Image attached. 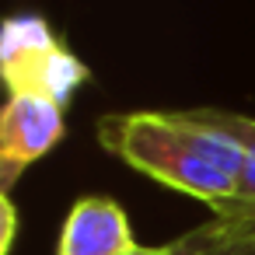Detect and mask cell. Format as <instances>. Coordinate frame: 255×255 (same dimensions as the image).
Segmentation results:
<instances>
[{
  "mask_svg": "<svg viewBox=\"0 0 255 255\" xmlns=\"http://www.w3.org/2000/svg\"><path fill=\"white\" fill-rule=\"evenodd\" d=\"M98 143L133 171L185 192L210 210L231 203L245 171V147L203 109L112 112L98 119Z\"/></svg>",
  "mask_w": 255,
  "mask_h": 255,
  "instance_id": "obj_1",
  "label": "cell"
},
{
  "mask_svg": "<svg viewBox=\"0 0 255 255\" xmlns=\"http://www.w3.org/2000/svg\"><path fill=\"white\" fill-rule=\"evenodd\" d=\"M0 70L11 95H42L63 109L88 81V67L49 32L39 14H14L4 21Z\"/></svg>",
  "mask_w": 255,
  "mask_h": 255,
  "instance_id": "obj_2",
  "label": "cell"
},
{
  "mask_svg": "<svg viewBox=\"0 0 255 255\" xmlns=\"http://www.w3.org/2000/svg\"><path fill=\"white\" fill-rule=\"evenodd\" d=\"M63 140V105L42 95H11L0 116V171L4 192L18 175Z\"/></svg>",
  "mask_w": 255,
  "mask_h": 255,
  "instance_id": "obj_3",
  "label": "cell"
},
{
  "mask_svg": "<svg viewBox=\"0 0 255 255\" xmlns=\"http://www.w3.org/2000/svg\"><path fill=\"white\" fill-rule=\"evenodd\" d=\"M203 112L217 126H224L231 136L241 140L245 171H241L238 196L213 210V224L196 241L210 248L213 255H245V252H255V119H241V116L217 112V109H203Z\"/></svg>",
  "mask_w": 255,
  "mask_h": 255,
  "instance_id": "obj_4",
  "label": "cell"
},
{
  "mask_svg": "<svg viewBox=\"0 0 255 255\" xmlns=\"http://www.w3.org/2000/svg\"><path fill=\"white\" fill-rule=\"evenodd\" d=\"M136 248L123 206L109 196H84L63 220L56 255H133Z\"/></svg>",
  "mask_w": 255,
  "mask_h": 255,
  "instance_id": "obj_5",
  "label": "cell"
},
{
  "mask_svg": "<svg viewBox=\"0 0 255 255\" xmlns=\"http://www.w3.org/2000/svg\"><path fill=\"white\" fill-rule=\"evenodd\" d=\"M14 227H18V213H14V203H11V196L4 192V238H0V255H7V252H11Z\"/></svg>",
  "mask_w": 255,
  "mask_h": 255,
  "instance_id": "obj_6",
  "label": "cell"
},
{
  "mask_svg": "<svg viewBox=\"0 0 255 255\" xmlns=\"http://www.w3.org/2000/svg\"><path fill=\"white\" fill-rule=\"evenodd\" d=\"M178 248H182V255H213V252H210V248H203L196 238H192V241H182Z\"/></svg>",
  "mask_w": 255,
  "mask_h": 255,
  "instance_id": "obj_7",
  "label": "cell"
},
{
  "mask_svg": "<svg viewBox=\"0 0 255 255\" xmlns=\"http://www.w3.org/2000/svg\"><path fill=\"white\" fill-rule=\"evenodd\" d=\"M133 255H182V248L178 245H171V248H136Z\"/></svg>",
  "mask_w": 255,
  "mask_h": 255,
  "instance_id": "obj_8",
  "label": "cell"
}]
</instances>
